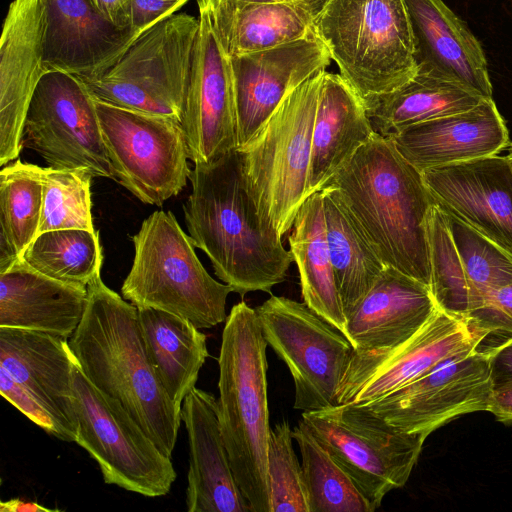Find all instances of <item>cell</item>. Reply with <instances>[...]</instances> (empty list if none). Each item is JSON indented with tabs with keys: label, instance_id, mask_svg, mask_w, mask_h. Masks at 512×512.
Wrapping results in <instances>:
<instances>
[{
	"label": "cell",
	"instance_id": "d4e9b609",
	"mask_svg": "<svg viewBox=\"0 0 512 512\" xmlns=\"http://www.w3.org/2000/svg\"><path fill=\"white\" fill-rule=\"evenodd\" d=\"M386 137L420 172L496 155L508 144L506 125L492 98L469 110L416 123Z\"/></svg>",
	"mask_w": 512,
	"mask_h": 512
},
{
	"label": "cell",
	"instance_id": "f35d334b",
	"mask_svg": "<svg viewBox=\"0 0 512 512\" xmlns=\"http://www.w3.org/2000/svg\"><path fill=\"white\" fill-rule=\"evenodd\" d=\"M287 421L271 429L267 470L271 512H309L302 475Z\"/></svg>",
	"mask_w": 512,
	"mask_h": 512
},
{
	"label": "cell",
	"instance_id": "ac0fdd59",
	"mask_svg": "<svg viewBox=\"0 0 512 512\" xmlns=\"http://www.w3.org/2000/svg\"><path fill=\"white\" fill-rule=\"evenodd\" d=\"M230 61L238 148L259 130L290 91L326 70L331 57L319 39L309 36L231 57Z\"/></svg>",
	"mask_w": 512,
	"mask_h": 512
},
{
	"label": "cell",
	"instance_id": "8fae6325",
	"mask_svg": "<svg viewBox=\"0 0 512 512\" xmlns=\"http://www.w3.org/2000/svg\"><path fill=\"white\" fill-rule=\"evenodd\" d=\"M113 178L145 204L179 194L191 173L181 122L95 100Z\"/></svg>",
	"mask_w": 512,
	"mask_h": 512
},
{
	"label": "cell",
	"instance_id": "30bf717a",
	"mask_svg": "<svg viewBox=\"0 0 512 512\" xmlns=\"http://www.w3.org/2000/svg\"><path fill=\"white\" fill-rule=\"evenodd\" d=\"M73 388L76 443L97 462L104 482L146 497L168 494L177 477L170 457L116 400L89 381L74 356Z\"/></svg>",
	"mask_w": 512,
	"mask_h": 512
},
{
	"label": "cell",
	"instance_id": "5b68a950",
	"mask_svg": "<svg viewBox=\"0 0 512 512\" xmlns=\"http://www.w3.org/2000/svg\"><path fill=\"white\" fill-rule=\"evenodd\" d=\"M313 34L364 104L416 75L404 0H327Z\"/></svg>",
	"mask_w": 512,
	"mask_h": 512
},
{
	"label": "cell",
	"instance_id": "c3c4849f",
	"mask_svg": "<svg viewBox=\"0 0 512 512\" xmlns=\"http://www.w3.org/2000/svg\"><path fill=\"white\" fill-rule=\"evenodd\" d=\"M507 158L509 159L510 163H511V166H512V148L510 149L508 155H507Z\"/></svg>",
	"mask_w": 512,
	"mask_h": 512
},
{
	"label": "cell",
	"instance_id": "6da1fadb",
	"mask_svg": "<svg viewBox=\"0 0 512 512\" xmlns=\"http://www.w3.org/2000/svg\"><path fill=\"white\" fill-rule=\"evenodd\" d=\"M189 180L192 191L183 205L185 223L215 275L241 296L270 292L283 282L293 256L259 215L246 189L238 150L195 164Z\"/></svg>",
	"mask_w": 512,
	"mask_h": 512
},
{
	"label": "cell",
	"instance_id": "603a6c76",
	"mask_svg": "<svg viewBox=\"0 0 512 512\" xmlns=\"http://www.w3.org/2000/svg\"><path fill=\"white\" fill-rule=\"evenodd\" d=\"M181 420L189 443L186 506L189 512H252L233 473L218 400L195 387L183 400Z\"/></svg>",
	"mask_w": 512,
	"mask_h": 512
},
{
	"label": "cell",
	"instance_id": "2e32d148",
	"mask_svg": "<svg viewBox=\"0 0 512 512\" xmlns=\"http://www.w3.org/2000/svg\"><path fill=\"white\" fill-rule=\"evenodd\" d=\"M196 37L181 125L194 164L210 163L237 149L230 57L213 27L208 6L198 0Z\"/></svg>",
	"mask_w": 512,
	"mask_h": 512
},
{
	"label": "cell",
	"instance_id": "5bb4252c",
	"mask_svg": "<svg viewBox=\"0 0 512 512\" xmlns=\"http://www.w3.org/2000/svg\"><path fill=\"white\" fill-rule=\"evenodd\" d=\"M487 336L469 317L439 307L403 343L390 349L354 350L337 404H367L380 399L447 360L480 347Z\"/></svg>",
	"mask_w": 512,
	"mask_h": 512
},
{
	"label": "cell",
	"instance_id": "d590c367",
	"mask_svg": "<svg viewBox=\"0 0 512 512\" xmlns=\"http://www.w3.org/2000/svg\"><path fill=\"white\" fill-rule=\"evenodd\" d=\"M430 259V289L444 310L468 316L474 302L462 261L444 212L434 204L426 222Z\"/></svg>",
	"mask_w": 512,
	"mask_h": 512
},
{
	"label": "cell",
	"instance_id": "ba28073f",
	"mask_svg": "<svg viewBox=\"0 0 512 512\" xmlns=\"http://www.w3.org/2000/svg\"><path fill=\"white\" fill-rule=\"evenodd\" d=\"M199 19L173 14L143 31L96 77L79 78L114 106L182 120Z\"/></svg>",
	"mask_w": 512,
	"mask_h": 512
},
{
	"label": "cell",
	"instance_id": "d6986e66",
	"mask_svg": "<svg viewBox=\"0 0 512 512\" xmlns=\"http://www.w3.org/2000/svg\"><path fill=\"white\" fill-rule=\"evenodd\" d=\"M44 10L41 0H14L0 40V165L23 148V128L43 67Z\"/></svg>",
	"mask_w": 512,
	"mask_h": 512
},
{
	"label": "cell",
	"instance_id": "44dd1931",
	"mask_svg": "<svg viewBox=\"0 0 512 512\" xmlns=\"http://www.w3.org/2000/svg\"><path fill=\"white\" fill-rule=\"evenodd\" d=\"M0 366L49 413L57 427V438L77 441L73 354L67 339L0 327Z\"/></svg>",
	"mask_w": 512,
	"mask_h": 512
},
{
	"label": "cell",
	"instance_id": "f546056e",
	"mask_svg": "<svg viewBox=\"0 0 512 512\" xmlns=\"http://www.w3.org/2000/svg\"><path fill=\"white\" fill-rule=\"evenodd\" d=\"M289 246L298 268L303 302L345 335L346 316L326 237L321 190L301 205Z\"/></svg>",
	"mask_w": 512,
	"mask_h": 512
},
{
	"label": "cell",
	"instance_id": "9a60e30c",
	"mask_svg": "<svg viewBox=\"0 0 512 512\" xmlns=\"http://www.w3.org/2000/svg\"><path fill=\"white\" fill-rule=\"evenodd\" d=\"M492 389L491 347H478L360 405L403 432L428 436L461 415L487 411Z\"/></svg>",
	"mask_w": 512,
	"mask_h": 512
},
{
	"label": "cell",
	"instance_id": "d6a6232c",
	"mask_svg": "<svg viewBox=\"0 0 512 512\" xmlns=\"http://www.w3.org/2000/svg\"><path fill=\"white\" fill-rule=\"evenodd\" d=\"M43 205L39 166L16 160L0 171V273L38 235Z\"/></svg>",
	"mask_w": 512,
	"mask_h": 512
},
{
	"label": "cell",
	"instance_id": "836d02e7",
	"mask_svg": "<svg viewBox=\"0 0 512 512\" xmlns=\"http://www.w3.org/2000/svg\"><path fill=\"white\" fill-rule=\"evenodd\" d=\"M21 260L47 277L87 288L100 275L103 262L98 231L59 229L43 232L26 248Z\"/></svg>",
	"mask_w": 512,
	"mask_h": 512
},
{
	"label": "cell",
	"instance_id": "7c38bea8",
	"mask_svg": "<svg viewBox=\"0 0 512 512\" xmlns=\"http://www.w3.org/2000/svg\"><path fill=\"white\" fill-rule=\"evenodd\" d=\"M267 344L294 381V409L337 405V394L354 348L348 338L304 302L271 295L255 308Z\"/></svg>",
	"mask_w": 512,
	"mask_h": 512
},
{
	"label": "cell",
	"instance_id": "f1b7e54d",
	"mask_svg": "<svg viewBox=\"0 0 512 512\" xmlns=\"http://www.w3.org/2000/svg\"><path fill=\"white\" fill-rule=\"evenodd\" d=\"M137 315L149 361L170 399L181 405L209 356L206 335L189 320L163 310L137 307Z\"/></svg>",
	"mask_w": 512,
	"mask_h": 512
},
{
	"label": "cell",
	"instance_id": "277c9868",
	"mask_svg": "<svg viewBox=\"0 0 512 512\" xmlns=\"http://www.w3.org/2000/svg\"><path fill=\"white\" fill-rule=\"evenodd\" d=\"M267 342L255 309L234 305L222 332L219 419L236 482L252 512H271Z\"/></svg>",
	"mask_w": 512,
	"mask_h": 512
},
{
	"label": "cell",
	"instance_id": "9c48e42d",
	"mask_svg": "<svg viewBox=\"0 0 512 512\" xmlns=\"http://www.w3.org/2000/svg\"><path fill=\"white\" fill-rule=\"evenodd\" d=\"M301 421L351 477L373 511L388 492L406 484L428 437L403 432L354 403L305 411Z\"/></svg>",
	"mask_w": 512,
	"mask_h": 512
},
{
	"label": "cell",
	"instance_id": "f6af8a7d",
	"mask_svg": "<svg viewBox=\"0 0 512 512\" xmlns=\"http://www.w3.org/2000/svg\"><path fill=\"white\" fill-rule=\"evenodd\" d=\"M97 10L120 28L130 27L131 0H90Z\"/></svg>",
	"mask_w": 512,
	"mask_h": 512
},
{
	"label": "cell",
	"instance_id": "52a82bcc",
	"mask_svg": "<svg viewBox=\"0 0 512 512\" xmlns=\"http://www.w3.org/2000/svg\"><path fill=\"white\" fill-rule=\"evenodd\" d=\"M132 242L133 263L121 287L125 300L178 315L199 329L226 320L233 289L206 271L172 212L152 213Z\"/></svg>",
	"mask_w": 512,
	"mask_h": 512
},
{
	"label": "cell",
	"instance_id": "7a4b0ae2",
	"mask_svg": "<svg viewBox=\"0 0 512 512\" xmlns=\"http://www.w3.org/2000/svg\"><path fill=\"white\" fill-rule=\"evenodd\" d=\"M68 343L89 381L116 400L171 458L181 405L170 399L149 361L137 307L97 276L87 286L86 308Z\"/></svg>",
	"mask_w": 512,
	"mask_h": 512
},
{
	"label": "cell",
	"instance_id": "cb8c5ba5",
	"mask_svg": "<svg viewBox=\"0 0 512 512\" xmlns=\"http://www.w3.org/2000/svg\"><path fill=\"white\" fill-rule=\"evenodd\" d=\"M438 309L427 284L386 266L346 313L345 336L355 351L390 349L413 336Z\"/></svg>",
	"mask_w": 512,
	"mask_h": 512
},
{
	"label": "cell",
	"instance_id": "4dcf8cb0",
	"mask_svg": "<svg viewBox=\"0 0 512 512\" xmlns=\"http://www.w3.org/2000/svg\"><path fill=\"white\" fill-rule=\"evenodd\" d=\"M326 237L345 315L386 267L362 227L331 186L321 189Z\"/></svg>",
	"mask_w": 512,
	"mask_h": 512
},
{
	"label": "cell",
	"instance_id": "8d00e7d4",
	"mask_svg": "<svg viewBox=\"0 0 512 512\" xmlns=\"http://www.w3.org/2000/svg\"><path fill=\"white\" fill-rule=\"evenodd\" d=\"M43 205L38 235L51 230L96 231L91 214L89 169H55L39 166Z\"/></svg>",
	"mask_w": 512,
	"mask_h": 512
},
{
	"label": "cell",
	"instance_id": "ab89813d",
	"mask_svg": "<svg viewBox=\"0 0 512 512\" xmlns=\"http://www.w3.org/2000/svg\"><path fill=\"white\" fill-rule=\"evenodd\" d=\"M467 317L480 329L491 334L512 337V283L493 292L484 304Z\"/></svg>",
	"mask_w": 512,
	"mask_h": 512
},
{
	"label": "cell",
	"instance_id": "484cf974",
	"mask_svg": "<svg viewBox=\"0 0 512 512\" xmlns=\"http://www.w3.org/2000/svg\"><path fill=\"white\" fill-rule=\"evenodd\" d=\"M204 1L218 39L231 58L314 36L313 22L327 0Z\"/></svg>",
	"mask_w": 512,
	"mask_h": 512
},
{
	"label": "cell",
	"instance_id": "ee69618b",
	"mask_svg": "<svg viewBox=\"0 0 512 512\" xmlns=\"http://www.w3.org/2000/svg\"><path fill=\"white\" fill-rule=\"evenodd\" d=\"M493 385L512 379V337L491 347Z\"/></svg>",
	"mask_w": 512,
	"mask_h": 512
},
{
	"label": "cell",
	"instance_id": "3957f363",
	"mask_svg": "<svg viewBox=\"0 0 512 512\" xmlns=\"http://www.w3.org/2000/svg\"><path fill=\"white\" fill-rule=\"evenodd\" d=\"M325 186L338 191L386 266L430 285L426 222L435 202L390 137L376 133Z\"/></svg>",
	"mask_w": 512,
	"mask_h": 512
},
{
	"label": "cell",
	"instance_id": "8992f818",
	"mask_svg": "<svg viewBox=\"0 0 512 512\" xmlns=\"http://www.w3.org/2000/svg\"><path fill=\"white\" fill-rule=\"evenodd\" d=\"M326 70L290 91L237 150L246 189L261 218L282 237L309 197L312 133Z\"/></svg>",
	"mask_w": 512,
	"mask_h": 512
},
{
	"label": "cell",
	"instance_id": "bcb514c9",
	"mask_svg": "<svg viewBox=\"0 0 512 512\" xmlns=\"http://www.w3.org/2000/svg\"><path fill=\"white\" fill-rule=\"evenodd\" d=\"M2 512H54V509L44 507L36 502L24 501L18 498L2 501L0 503Z\"/></svg>",
	"mask_w": 512,
	"mask_h": 512
},
{
	"label": "cell",
	"instance_id": "4316f807",
	"mask_svg": "<svg viewBox=\"0 0 512 512\" xmlns=\"http://www.w3.org/2000/svg\"><path fill=\"white\" fill-rule=\"evenodd\" d=\"M86 303L87 288L47 277L21 259L0 273V327L68 339L81 322Z\"/></svg>",
	"mask_w": 512,
	"mask_h": 512
},
{
	"label": "cell",
	"instance_id": "b9f144b4",
	"mask_svg": "<svg viewBox=\"0 0 512 512\" xmlns=\"http://www.w3.org/2000/svg\"><path fill=\"white\" fill-rule=\"evenodd\" d=\"M189 0H131L130 27L140 33L173 15Z\"/></svg>",
	"mask_w": 512,
	"mask_h": 512
},
{
	"label": "cell",
	"instance_id": "ffe728a7",
	"mask_svg": "<svg viewBox=\"0 0 512 512\" xmlns=\"http://www.w3.org/2000/svg\"><path fill=\"white\" fill-rule=\"evenodd\" d=\"M44 10L43 67L79 78L100 75L128 49L140 32L120 28L90 0H41Z\"/></svg>",
	"mask_w": 512,
	"mask_h": 512
},
{
	"label": "cell",
	"instance_id": "e0dca14e",
	"mask_svg": "<svg viewBox=\"0 0 512 512\" xmlns=\"http://www.w3.org/2000/svg\"><path fill=\"white\" fill-rule=\"evenodd\" d=\"M435 204L512 256V166L492 155L421 172Z\"/></svg>",
	"mask_w": 512,
	"mask_h": 512
},
{
	"label": "cell",
	"instance_id": "e575fe53",
	"mask_svg": "<svg viewBox=\"0 0 512 512\" xmlns=\"http://www.w3.org/2000/svg\"><path fill=\"white\" fill-rule=\"evenodd\" d=\"M302 458L309 512H373L351 477L302 421L292 430Z\"/></svg>",
	"mask_w": 512,
	"mask_h": 512
},
{
	"label": "cell",
	"instance_id": "4fadbf2b",
	"mask_svg": "<svg viewBox=\"0 0 512 512\" xmlns=\"http://www.w3.org/2000/svg\"><path fill=\"white\" fill-rule=\"evenodd\" d=\"M22 144L49 167L86 168L94 177L113 178L95 99L73 74H43L27 111Z\"/></svg>",
	"mask_w": 512,
	"mask_h": 512
},
{
	"label": "cell",
	"instance_id": "74e56055",
	"mask_svg": "<svg viewBox=\"0 0 512 512\" xmlns=\"http://www.w3.org/2000/svg\"><path fill=\"white\" fill-rule=\"evenodd\" d=\"M444 214L468 279L474 312L493 292L512 283V256L471 226Z\"/></svg>",
	"mask_w": 512,
	"mask_h": 512
},
{
	"label": "cell",
	"instance_id": "7402d4cb",
	"mask_svg": "<svg viewBox=\"0 0 512 512\" xmlns=\"http://www.w3.org/2000/svg\"><path fill=\"white\" fill-rule=\"evenodd\" d=\"M410 22L416 75L457 83L492 98L481 44L443 0H404Z\"/></svg>",
	"mask_w": 512,
	"mask_h": 512
},
{
	"label": "cell",
	"instance_id": "1f68e13d",
	"mask_svg": "<svg viewBox=\"0 0 512 512\" xmlns=\"http://www.w3.org/2000/svg\"><path fill=\"white\" fill-rule=\"evenodd\" d=\"M482 100L457 83L415 75L398 89L364 105L374 130L386 137L416 123L469 110Z\"/></svg>",
	"mask_w": 512,
	"mask_h": 512
},
{
	"label": "cell",
	"instance_id": "83f0119b",
	"mask_svg": "<svg viewBox=\"0 0 512 512\" xmlns=\"http://www.w3.org/2000/svg\"><path fill=\"white\" fill-rule=\"evenodd\" d=\"M376 133L362 99L340 74L326 71L313 125L309 195L320 191Z\"/></svg>",
	"mask_w": 512,
	"mask_h": 512
},
{
	"label": "cell",
	"instance_id": "7dc6e473",
	"mask_svg": "<svg viewBox=\"0 0 512 512\" xmlns=\"http://www.w3.org/2000/svg\"><path fill=\"white\" fill-rule=\"evenodd\" d=\"M243 1H249V2H297V1H304V0H243Z\"/></svg>",
	"mask_w": 512,
	"mask_h": 512
},
{
	"label": "cell",
	"instance_id": "7bdbcfd3",
	"mask_svg": "<svg viewBox=\"0 0 512 512\" xmlns=\"http://www.w3.org/2000/svg\"><path fill=\"white\" fill-rule=\"evenodd\" d=\"M487 411L498 421L512 423V379L493 385Z\"/></svg>",
	"mask_w": 512,
	"mask_h": 512
},
{
	"label": "cell",
	"instance_id": "60d3db41",
	"mask_svg": "<svg viewBox=\"0 0 512 512\" xmlns=\"http://www.w3.org/2000/svg\"><path fill=\"white\" fill-rule=\"evenodd\" d=\"M0 393L15 408L47 433L57 437V427L49 413L36 402L23 387L0 366Z\"/></svg>",
	"mask_w": 512,
	"mask_h": 512
}]
</instances>
